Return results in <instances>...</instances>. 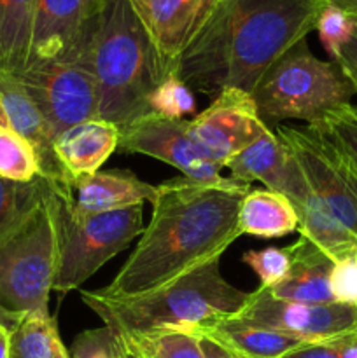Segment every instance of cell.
<instances>
[{"label":"cell","instance_id":"obj_3","mask_svg":"<svg viewBox=\"0 0 357 358\" xmlns=\"http://www.w3.org/2000/svg\"><path fill=\"white\" fill-rule=\"evenodd\" d=\"M98 119L119 129L147 114V98L170 73L133 0H104L91 34Z\"/></svg>","mask_w":357,"mask_h":358},{"label":"cell","instance_id":"obj_25","mask_svg":"<svg viewBox=\"0 0 357 358\" xmlns=\"http://www.w3.org/2000/svg\"><path fill=\"white\" fill-rule=\"evenodd\" d=\"M114 336L122 348L136 353L140 358H205L200 338L192 332L158 329Z\"/></svg>","mask_w":357,"mask_h":358},{"label":"cell","instance_id":"obj_26","mask_svg":"<svg viewBox=\"0 0 357 358\" xmlns=\"http://www.w3.org/2000/svg\"><path fill=\"white\" fill-rule=\"evenodd\" d=\"M49 192V182L37 177L31 182H13L0 177V243L13 236Z\"/></svg>","mask_w":357,"mask_h":358},{"label":"cell","instance_id":"obj_9","mask_svg":"<svg viewBox=\"0 0 357 358\" xmlns=\"http://www.w3.org/2000/svg\"><path fill=\"white\" fill-rule=\"evenodd\" d=\"M303 170L312 191L357 238V164L314 126L273 129Z\"/></svg>","mask_w":357,"mask_h":358},{"label":"cell","instance_id":"obj_2","mask_svg":"<svg viewBox=\"0 0 357 358\" xmlns=\"http://www.w3.org/2000/svg\"><path fill=\"white\" fill-rule=\"evenodd\" d=\"M326 0H220L182 52L174 73L191 90L254 91L298 42L315 30Z\"/></svg>","mask_w":357,"mask_h":358},{"label":"cell","instance_id":"obj_11","mask_svg":"<svg viewBox=\"0 0 357 358\" xmlns=\"http://www.w3.org/2000/svg\"><path fill=\"white\" fill-rule=\"evenodd\" d=\"M240 320L279 331L303 343H322L357 332V306L307 304L276 299L259 287L237 315Z\"/></svg>","mask_w":357,"mask_h":358},{"label":"cell","instance_id":"obj_19","mask_svg":"<svg viewBox=\"0 0 357 358\" xmlns=\"http://www.w3.org/2000/svg\"><path fill=\"white\" fill-rule=\"evenodd\" d=\"M119 145V128L104 119H90L70 126L55 138V152L70 184L100 171Z\"/></svg>","mask_w":357,"mask_h":358},{"label":"cell","instance_id":"obj_34","mask_svg":"<svg viewBox=\"0 0 357 358\" xmlns=\"http://www.w3.org/2000/svg\"><path fill=\"white\" fill-rule=\"evenodd\" d=\"M345 339L346 336L338 339H331V341L304 343V345L298 346L293 352L286 353V355L280 358H342V350L343 345H345Z\"/></svg>","mask_w":357,"mask_h":358},{"label":"cell","instance_id":"obj_37","mask_svg":"<svg viewBox=\"0 0 357 358\" xmlns=\"http://www.w3.org/2000/svg\"><path fill=\"white\" fill-rule=\"evenodd\" d=\"M326 2L342 9L343 13H346L349 16L357 17V0H326Z\"/></svg>","mask_w":357,"mask_h":358},{"label":"cell","instance_id":"obj_20","mask_svg":"<svg viewBox=\"0 0 357 358\" xmlns=\"http://www.w3.org/2000/svg\"><path fill=\"white\" fill-rule=\"evenodd\" d=\"M192 334L206 336L241 358H280L304 345L300 339L237 317L219 318L205 327H198Z\"/></svg>","mask_w":357,"mask_h":358},{"label":"cell","instance_id":"obj_29","mask_svg":"<svg viewBox=\"0 0 357 358\" xmlns=\"http://www.w3.org/2000/svg\"><path fill=\"white\" fill-rule=\"evenodd\" d=\"M317 128L324 135H328L346 156L352 157L357 164V107L352 103H345L335 110L328 112L324 117L315 124H308Z\"/></svg>","mask_w":357,"mask_h":358},{"label":"cell","instance_id":"obj_39","mask_svg":"<svg viewBox=\"0 0 357 358\" xmlns=\"http://www.w3.org/2000/svg\"><path fill=\"white\" fill-rule=\"evenodd\" d=\"M14 324H18V318L16 317H10V315H7L6 311H2L0 310V325H4V327L7 329V331H13L14 327H16V325Z\"/></svg>","mask_w":357,"mask_h":358},{"label":"cell","instance_id":"obj_32","mask_svg":"<svg viewBox=\"0 0 357 358\" xmlns=\"http://www.w3.org/2000/svg\"><path fill=\"white\" fill-rule=\"evenodd\" d=\"M119 343L108 327L90 329L74 339L70 358H118Z\"/></svg>","mask_w":357,"mask_h":358},{"label":"cell","instance_id":"obj_24","mask_svg":"<svg viewBox=\"0 0 357 358\" xmlns=\"http://www.w3.org/2000/svg\"><path fill=\"white\" fill-rule=\"evenodd\" d=\"M10 358H70L49 313H28L10 332Z\"/></svg>","mask_w":357,"mask_h":358},{"label":"cell","instance_id":"obj_4","mask_svg":"<svg viewBox=\"0 0 357 358\" xmlns=\"http://www.w3.org/2000/svg\"><path fill=\"white\" fill-rule=\"evenodd\" d=\"M248 294L226 282L220 257H216L142 296L108 297L98 290H80V299L114 334L158 329L192 332L237 315Z\"/></svg>","mask_w":357,"mask_h":358},{"label":"cell","instance_id":"obj_6","mask_svg":"<svg viewBox=\"0 0 357 358\" xmlns=\"http://www.w3.org/2000/svg\"><path fill=\"white\" fill-rule=\"evenodd\" d=\"M354 94L356 90L338 63L312 55L307 38L273 63L252 91L266 124L287 119L315 124L328 112L350 103Z\"/></svg>","mask_w":357,"mask_h":358},{"label":"cell","instance_id":"obj_1","mask_svg":"<svg viewBox=\"0 0 357 358\" xmlns=\"http://www.w3.org/2000/svg\"><path fill=\"white\" fill-rule=\"evenodd\" d=\"M150 222L111 283L98 292L135 297L153 292L216 257L241 236L238 208L247 192L170 178L156 185Z\"/></svg>","mask_w":357,"mask_h":358},{"label":"cell","instance_id":"obj_15","mask_svg":"<svg viewBox=\"0 0 357 358\" xmlns=\"http://www.w3.org/2000/svg\"><path fill=\"white\" fill-rule=\"evenodd\" d=\"M0 100L9 128L34 147L41 177L46 178L52 187L72 191V184L56 157L55 135L16 73L0 70Z\"/></svg>","mask_w":357,"mask_h":358},{"label":"cell","instance_id":"obj_43","mask_svg":"<svg viewBox=\"0 0 357 358\" xmlns=\"http://www.w3.org/2000/svg\"><path fill=\"white\" fill-rule=\"evenodd\" d=\"M133 2H136V0H133Z\"/></svg>","mask_w":357,"mask_h":358},{"label":"cell","instance_id":"obj_42","mask_svg":"<svg viewBox=\"0 0 357 358\" xmlns=\"http://www.w3.org/2000/svg\"><path fill=\"white\" fill-rule=\"evenodd\" d=\"M118 358H121V352H119V357Z\"/></svg>","mask_w":357,"mask_h":358},{"label":"cell","instance_id":"obj_21","mask_svg":"<svg viewBox=\"0 0 357 358\" xmlns=\"http://www.w3.org/2000/svg\"><path fill=\"white\" fill-rule=\"evenodd\" d=\"M293 154L280 142L279 136L270 129L258 142L248 145L234 156L224 168H227L231 178L240 184H248L258 180L270 191L282 194L289 177Z\"/></svg>","mask_w":357,"mask_h":358},{"label":"cell","instance_id":"obj_41","mask_svg":"<svg viewBox=\"0 0 357 358\" xmlns=\"http://www.w3.org/2000/svg\"><path fill=\"white\" fill-rule=\"evenodd\" d=\"M115 339H118V338H115ZM119 348H121V358H140L139 355H136V353H133V352H130V350L122 348L121 345H119Z\"/></svg>","mask_w":357,"mask_h":358},{"label":"cell","instance_id":"obj_8","mask_svg":"<svg viewBox=\"0 0 357 358\" xmlns=\"http://www.w3.org/2000/svg\"><path fill=\"white\" fill-rule=\"evenodd\" d=\"M90 44L76 56L28 66L16 73L55 138L70 126L98 117L100 96Z\"/></svg>","mask_w":357,"mask_h":358},{"label":"cell","instance_id":"obj_12","mask_svg":"<svg viewBox=\"0 0 357 358\" xmlns=\"http://www.w3.org/2000/svg\"><path fill=\"white\" fill-rule=\"evenodd\" d=\"M270 131L251 93L223 90L189 121V136L203 157L223 170L234 156Z\"/></svg>","mask_w":357,"mask_h":358},{"label":"cell","instance_id":"obj_27","mask_svg":"<svg viewBox=\"0 0 357 358\" xmlns=\"http://www.w3.org/2000/svg\"><path fill=\"white\" fill-rule=\"evenodd\" d=\"M0 177L13 182H31L41 177L34 147L9 126L0 128Z\"/></svg>","mask_w":357,"mask_h":358},{"label":"cell","instance_id":"obj_10","mask_svg":"<svg viewBox=\"0 0 357 358\" xmlns=\"http://www.w3.org/2000/svg\"><path fill=\"white\" fill-rule=\"evenodd\" d=\"M118 149L163 161L192 182L227 191H251L248 184L223 177L220 168L202 156L189 136V121L184 119H168L147 112L119 129Z\"/></svg>","mask_w":357,"mask_h":358},{"label":"cell","instance_id":"obj_38","mask_svg":"<svg viewBox=\"0 0 357 358\" xmlns=\"http://www.w3.org/2000/svg\"><path fill=\"white\" fill-rule=\"evenodd\" d=\"M0 358H10V332L0 325Z\"/></svg>","mask_w":357,"mask_h":358},{"label":"cell","instance_id":"obj_7","mask_svg":"<svg viewBox=\"0 0 357 358\" xmlns=\"http://www.w3.org/2000/svg\"><path fill=\"white\" fill-rule=\"evenodd\" d=\"M49 192L30 219L0 243V310L10 317L49 313V294L58 266Z\"/></svg>","mask_w":357,"mask_h":358},{"label":"cell","instance_id":"obj_17","mask_svg":"<svg viewBox=\"0 0 357 358\" xmlns=\"http://www.w3.org/2000/svg\"><path fill=\"white\" fill-rule=\"evenodd\" d=\"M156 189L126 170L97 171L74 180L72 206L79 215L115 212L153 203Z\"/></svg>","mask_w":357,"mask_h":358},{"label":"cell","instance_id":"obj_16","mask_svg":"<svg viewBox=\"0 0 357 358\" xmlns=\"http://www.w3.org/2000/svg\"><path fill=\"white\" fill-rule=\"evenodd\" d=\"M282 194L289 199L296 212L298 229L301 236H307L308 240L314 241L335 262L350 255H357V238L338 222L328 206L312 191L294 156Z\"/></svg>","mask_w":357,"mask_h":358},{"label":"cell","instance_id":"obj_31","mask_svg":"<svg viewBox=\"0 0 357 358\" xmlns=\"http://www.w3.org/2000/svg\"><path fill=\"white\" fill-rule=\"evenodd\" d=\"M241 259L258 275L262 289H273L289 273L290 257L287 248L268 247L262 250H248Z\"/></svg>","mask_w":357,"mask_h":358},{"label":"cell","instance_id":"obj_13","mask_svg":"<svg viewBox=\"0 0 357 358\" xmlns=\"http://www.w3.org/2000/svg\"><path fill=\"white\" fill-rule=\"evenodd\" d=\"M104 0H38L30 56L24 69L70 58L91 41Z\"/></svg>","mask_w":357,"mask_h":358},{"label":"cell","instance_id":"obj_23","mask_svg":"<svg viewBox=\"0 0 357 358\" xmlns=\"http://www.w3.org/2000/svg\"><path fill=\"white\" fill-rule=\"evenodd\" d=\"M38 0H0V70L20 73L28 63Z\"/></svg>","mask_w":357,"mask_h":358},{"label":"cell","instance_id":"obj_36","mask_svg":"<svg viewBox=\"0 0 357 358\" xmlns=\"http://www.w3.org/2000/svg\"><path fill=\"white\" fill-rule=\"evenodd\" d=\"M198 338H200V343H202V350L205 358H241L238 357L237 353L230 352V350L224 348L223 345L214 341V339L206 338V336H198Z\"/></svg>","mask_w":357,"mask_h":358},{"label":"cell","instance_id":"obj_33","mask_svg":"<svg viewBox=\"0 0 357 358\" xmlns=\"http://www.w3.org/2000/svg\"><path fill=\"white\" fill-rule=\"evenodd\" d=\"M329 285L335 303L357 306V255L335 262Z\"/></svg>","mask_w":357,"mask_h":358},{"label":"cell","instance_id":"obj_18","mask_svg":"<svg viewBox=\"0 0 357 358\" xmlns=\"http://www.w3.org/2000/svg\"><path fill=\"white\" fill-rule=\"evenodd\" d=\"M290 257L289 273L273 289H266L273 297L307 304L335 303L331 294V278L335 261L307 236L298 238L287 247Z\"/></svg>","mask_w":357,"mask_h":358},{"label":"cell","instance_id":"obj_35","mask_svg":"<svg viewBox=\"0 0 357 358\" xmlns=\"http://www.w3.org/2000/svg\"><path fill=\"white\" fill-rule=\"evenodd\" d=\"M335 62L338 63L340 69H342L343 72H345V76L349 77L357 94V17H354L352 37H350V41L343 45L338 58H336Z\"/></svg>","mask_w":357,"mask_h":358},{"label":"cell","instance_id":"obj_30","mask_svg":"<svg viewBox=\"0 0 357 358\" xmlns=\"http://www.w3.org/2000/svg\"><path fill=\"white\" fill-rule=\"evenodd\" d=\"M315 30L318 31V38H321L324 49L335 62L343 45L352 37L354 17L343 13L338 7L326 3L324 9L318 14Z\"/></svg>","mask_w":357,"mask_h":358},{"label":"cell","instance_id":"obj_28","mask_svg":"<svg viewBox=\"0 0 357 358\" xmlns=\"http://www.w3.org/2000/svg\"><path fill=\"white\" fill-rule=\"evenodd\" d=\"M147 108L161 117L182 119L196 110V100L192 96L191 87L186 86L175 73H170L149 94Z\"/></svg>","mask_w":357,"mask_h":358},{"label":"cell","instance_id":"obj_40","mask_svg":"<svg viewBox=\"0 0 357 358\" xmlns=\"http://www.w3.org/2000/svg\"><path fill=\"white\" fill-rule=\"evenodd\" d=\"M7 117H6V112H4V105L2 100H0V128H7Z\"/></svg>","mask_w":357,"mask_h":358},{"label":"cell","instance_id":"obj_5","mask_svg":"<svg viewBox=\"0 0 357 358\" xmlns=\"http://www.w3.org/2000/svg\"><path fill=\"white\" fill-rule=\"evenodd\" d=\"M72 199V191L51 185L49 201L58 241V266L52 290L59 294L79 289L105 262L128 248L144 231L142 205L79 215L74 212Z\"/></svg>","mask_w":357,"mask_h":358},{"label":"cell","instance_id":"obj_22","mask_svg":"<svg viewBox=\"0 0 357 358\" xmlns=\"http://www.w3.org/2000/svg\"><path fill=\"white\" fill-rule=\"evenodd\" d=\"M240 234L265 238H284L298 229V215L284 194L270 189H251L241 196L238 208Z\"/></svg>","mask_w":357,"mask_h":358},{"label":"cell","instance_id":"obj_14","mask_svg":"<svg viewBox=\"0 0 357 358\" xmlns=\"http://www.w3.org/2000/svg\"><path fill=\"white\" fill-rule=\"evenodd\" d=\"M220 0H136L161 63L174 73L182 52L202 31Z\"/></svg>","mask_w":357,"mask_h":358}]
</instances>
